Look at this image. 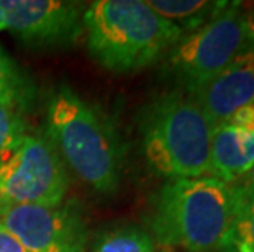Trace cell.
I'll return each mask as SVG.
<instances>
[{"instance_id":"6da1fadb","label":"cell","mask_w":254,"mask_h":252,"mask_svg":"<svg viewBox=\"0 0 254 252\" xmlns=\"http://www.w3.org/2000/svg\"><path fill=\"white\" fill-rule=\"evenodd\" d=\"M243 192L213 177L169 180L154 197L151 238L166 248L210 252L233 246Z\"/></svg>"},{"instance_id":"7a4b0ae2","label":"cell","mask_w":254,"mask_h":252,"mask_svg":"<svg viewBox=\"0 0 254 252\" xmlns=\"http://www.w3.org/2000/svg\"><path fill=\"white\" fill-rule=\"evenodd\" d=\"M48 138L72 172L102 195L120 187L125 148L113 123L66 84L48 99Z\"/></svg>"},{"instance_id":"3957f363","label":"cell","mask_w":254,"mask_h":252,"mask_svg":"<svg viewBox=\"0 0 254 252\" xmlns=\"http://www.w3.org/2000/svg\"><path fill=\"white\" fill-rule=\"evenodd\" d=\"M90 56L117 74L136 72L164 57L182 31L143 0H97L85 7Z\"/></svg>"},{"instance_id":"277c9868","label":"cell","mask_w":254,"mask_h":252,"mask_svg":"<svg viewBox=\"0 0 254 252\" xmlns=\"http://www.w3.org/2000/svg\"><path fill=\"white\" fill-rule=\"evenodd\" d=\"M146 160L169 180L208 175L213 125L182 90L154 97L139 113Z\"/></svg>"},{"instance_id":"5b68a950","label":"cell","mask_w":254,"mask_h":252,"mask_svg":"<svg viewBox=\"0 0 254 252\" xmlns=\"http://www.w3.org/2000/svg\"><path fill=\"white\" fill-rule=\"evenodd\" d=\"M254 48V21L241 3L226 5L207 23L189 31L166 54V72L190 94Z\"/></svg>"},{"instance_id":"8992f818","label":"cell","mask_w":254,"mask_h":252,"mask_svg":"<svg viewBox=\"0 0 254 252\" xmlns=\"http://www.w3.org/2000/svg\"><path fill=\"white\" fill-rule=\"evenodd\" d=\"M67 190L66 167L48 136L26 135L0 160V203L59 206Z\"/></svg>"},{"instance_id":"52a82bcc","label":"cell","mask_w":254,"mask_h":252,"mask_svg":"<svg viewBox=\"0 0 254 252\" xmlns=\"http://www.w3.org/2000/svg\"><path fill=\"white\" fill-rule=\"evenodd\" d=\"M0 224L30 252H85L89 229L75 205L0 203Z\"/></svg>"},{"instance_id":"ba28073f","label":"cell","mask_w":254,"mask_h":252,"mask_svg":"<svg viewBox=\"0 0 254 252\" xmlns=\"http://www.w3.org/2000/svg\"><path fill=\"white\" fill-rule=\"evenodd\" d=\"M5 30L31 48H63L84 35L80 2L63 0H2Z\"/></svg>"},{"instance_id":"9c48e42d","label":"cell","mask_w":254,"mask_h":252,"mask_svg":"<svg viewBox=\"0 0 254 252\" xmlns=\"http://www.w3.org/2000/svg\"><path fill=\"white\" fill-rule=\"evenodd\" d=\"M187 95L197 101L213 126L226 123L240 108L254 103V48Z\"/></svg>"},{"instance_id":"30bf717a","label":"cell","mask_w":254,"mask_h":252,"mask_svg":"<svg viewBox=\"0 0 254 252\" xmlns=\"http://www.w3.org/2000/svg\"><path fill=\"white\" fill-rule=\"evenodd\" d=\"M254 164V133L228 123L213 126L210 143L208 175L225 184H235Z\"/></svg>"},{"instance_id":"8fae6325","label":"cell","mask_w":254,"mask_h":252,"mask_svg":"<svg viewBox=\"0 0 254 252\" xmlns=\"http://www.w3.org/2000/svg\"><path fill=\"white\" fill-rule=\"evenodd\" d=\"M146 3L158 15L176 25L182 33L205 25L226 5V2L215 0H148Z\"/></svg>"},{"instance_id":"7c38bea8","label":"cell","mask_w":254,"mask_h":252,"mask_svg":"<svg viewBox=\"0 0 254 252\" xmlns=\"http://www.w3.org/2000/svg\"><path fill=\"white\" fill-rule=\"evenodd\" d=\"M35 100V85L0 46V105L23 115Z\"/></svg>"},{"instance_id":"4fadbf2b","label":"cell","mask_w":254,"mask_h":252,"mask_svg":"<svg viewBox=\"0 0 254 252\" xmlns=\"http://www.w3.org/2000/svg\"><path fill=\"white\" fill-rule=\"evenodd\" d=\"M94 252H156V243L146 229L128 224L100 234Z\"/></svg>"},{"instance_id":"5bb4252c","label":"cell","mask_w":254,"mask_h":252,"mask_svg":"<svg viewBox=\"0 0 254 252\" xmlns=\"http://www.w3.org/2000/svg\"><path fill=\"white\" fill-rule=\"evenodd\" d=\"M26 135L23 115L0 105V160L12 152Z\"/></svg>"},{"instance_id":"9a60e30c","label":"cell","mask_w":254,"mask_h":252,"mask_svg":"<svg viewBox=\"0 0 254 252\" xmlns=\"http://www.w3.org/2000/svg\"><path fill=\"white\" fill-rule=\"evenodd\" d=\"M233 246L238 252H254V198L243 200L235 228Z\"/></svg>"},{"instance_id":"2e32d148","label":"cell","mask_w":254,"mask_h":252,"mask_svg":"<svg viewBox=\"0 0 254 252\" xmlns=\"http://www.w3.org/2000/svg\"><path fill=\"white\" fill-rule=\"evenodd\" d=\"M226 123L231 125V126L240 128V130L254 133V103L246 105V106H243V108H240Z\"/></svg>"},{"instance_id":"e0dca14e","label":"cell","mask_w":254,"mask_h":252,"mask_svg":"<svg viewBox=\"0 0 254 252\" xmlns=\"http://www.w3.org/2000/svg\"><path fill=\"white\" fill-rule=\"evenodd\" d=\"M0 252H30L15 236L0 224Z\"/></svg>"},{"instance_id":"ac0fdd59","label":"cell","mask_w":254,"mask_h":252,"mask_svg":"<svg viewBox=\"0 0 254 252\" xmlns=\"http://www.w3.org/2000/svg\"><path fill=\"white\" fill-rule=\"evenodd\" d=\"M243 192L245 198H254V164L251 165V169L248 170L246 175L243 177V184L238 185Z\"/></svg>"},{"instance_id":"d6986e66","label":"cell","mask_w":254,"mask_h":252,"mask_svg":"<svg viewBox=\"0 0 254 252\" xmlns=\"http://www.w3.org/2000/svg\"><path fill=\"white\" fill-rule=\"evenodd\" d=\"M5 30V15H3V8L0 5V31Z\"/></svg>"}]
</instances>
